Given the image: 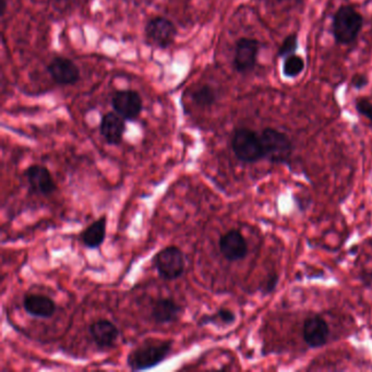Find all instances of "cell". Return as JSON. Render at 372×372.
I'll return each mask as SVG.
<instances>
[{"instance_id": "obj_9", "label": "cell", "mask_w": 372, "mask_h": 372, "mask_svg": "<svg viewBox=\"0 0 372 372\" xmlns=\"http://www.w3.org/2000/svg\"><path fill=\"white\" fill-rule=\"evenodd\" d=\"M114 111L119 114L125 121H136L143 109L141 97L135 91H119L114 95L111 101Z\"/></svg>"}, {"instance_id": "obj_5", "label": "cell", "mask_w": 372, "mask_h": 372, "mask_svg": "<svg viewBox=\"0 0 372 372\" xmlns=\"http://www.w3.org/2000/svg\"><path fill=\"white\" fill-rule=\"evenodd\" d=\"M153 263L158 275L166 280L180 278L186 268L184 252L176 246L163 248L154 256Z\"/></svg>"}, {"instance_id": "obj_21", "label": "cell", "mask_w": 372, "mask_h": 372, "mask_svg": "<svg viewBox=\"0 0 372 372\" xmlns=\"http://www.w3.org/2000/svg\"><path fill=\"white\" fill-rule=\"evenodd\" d=\"M298 48V38L296 34H290L286 36L285 40H283L282 45L278 50V56L288 57L290 55L295 54Z\"/></svg>"}, {"instance_id": "obj_19", "label": "cell", "mask_w": 372, "mask_h": 372, "mask_svg": "<svg viewBox=\"0 0 372 372\" xmlns=\"http://www.w3.org/2000/svg\"><path fill=\"white\" fill-rule=\"evenodd\" d=\"M192 99L198 106H211L217 101V93L210 85H203L193 93Z\"/></svg>"}, {"instance_id": "obj_12", "label": "cell", "mask_w": 372, "mask_h": 372, "mask_svg": "<svg viewBox=\"0 0 372 372\" xmlns=\"http://www.w3.org/2000/svg\"><path fill=\"white\" fill-rule=\"evenodd\" d=\"M48 73L53 80L58 84H75L80 79V70L72 60L64 57L53 59L48 67Z\"/></svg>"}, {"instance_id": "obj_3", "label": "cell", "mask_w": 372, "mask_h": 372, "mask_svg": "<svg viewBox=\"0 0 372 372\" xmlns=\"http://www.w3.org/2000/svg\"><path fill=\"white\" fill-rule=\"evenodd\" d=\"M231 148L241 162L256 163L264 158L261 138L257 132L247 128H241L234 132Z\"/></svg>"}, {"instance_id": "obj_17", "label": "cell", "mask_w": 372, "mask_h": 372, "mask_svg": "<svg viewBox=\"0 0 372 372\" xmlns=\"http://www.w3.org/2000/svg\"><path fill=\"white\" fill-rule=\"evenodd\" d=\"M107 217L103 215L97 221H93L90 226L81 234V241L83 245L89 249H97L103 245L106 237Z\"/></svg>"}, {"instance_id": "obj_13", "label": "cell", "mask_w": 372, "mask_h": 372, "mask_svg": "<svg viewBox=\"0 0 372 372\" xmlns=\"http://www.w3.org/2000/svg\"><path fill=\"white\" fill-rule=\"evenodd\" d=\"M89 332L99 349H113L119 337V330L109 320H97L89 327Z\"/></svg>"}, {"instance_id": "obj_7", "label": "cell", "mask_w": 372, "mask_h": 372, "mask_svg": "<svg viewBox=\"0 0 372 372\" xmlns=\"http://www.w3.org/2000/svg\"><path fill=\"white\" fill-rule=\"evenodd\" d=\"M260 43L255 38H243L236 43L234 67L241 73L250 72L257 65Z\"/></svg>"}, {"instance_id": "obj_16", "label": "cell", "mask_w": 372, "mask_h": 372, "mask_svg": "<svg viewBox=\"0 0 372 372\" xmlns=\"http://www.w3.org/2000/svg\"><path fill=\"white\" fill-rule=\"evenodd\" d=\"M182 308L170 298H158L152 305L151 317L158 324H168L180 319Z\"/></svg>"}, {"instance_id": "obj_11", "label": "cell", "mask_w": 372, "mask_h": 372, "mask_svg": "<svg viewBox=\"0 0 372 372\" xmlns=\"http://www.w3.org/2000/svg\"><path fill=\"white\" fill-rule=\"evenodd\" d=\"M28 186L32 192L50 196L57 189L56 182L50 174V170L45 166L32 165L24 172Z\"/></svg>"}, {"instance_id": "obj_14", "label": "cell", "mask_w": 372, "mask_h": 372, "mask_svg": "<svg viewBox=\"0 0 372 372\" xmlns=\"http://www.w3.org/2000/svg\"><path fill=\"white\" fill-rule=\"evenodd\" d=\"M125 130V119L116 111L107 113L102 118L101 135L107 143L111 146L121 144Z\"/></svg>"}, {"instance_id": "obj_20", "label": "cell", "mask_w": 372, "mask_h": 372, "mask_svg": "<svg viewBox=\"0 0 372 372\" xmlns=\"http://www.w3.org/2000/svg\"><path fill=\"white\" fill-rule=\"evenodd\" d=\"M217 320L225 325L233 324L236 321V314L229 309L221 308L219 309L215 316H207L201 318L200 324L204 325L207 323L215 322Z\"/></svg>"}, {"instance_id": "obj_8", "label": "cell", "mask_w": 372, "mask_h": 372, "mask_svg": "<svg viewBox=\"0 0 372 372\" xmlns=\"http://www.w3.org/2000/svg\"><path fill=\"white\" fill-rule=\"evenodd\" d=\"M219 251L229 262L245 259L248 255V244L243 234L237 229H231L219 238Z\"/></svg>"}, {"instance_id": "obj_24", "label": "cell", "mask_w": 372, "mask_h": 372, "mask_svg": "<svg viewBox=\"0 0 372 372\" xmlns=\"http://www.w3.org/2000/svg\"><path fill=\"white\" fill-rule=\"evenodd\" d=\"M278 275H273V278H270L269 280H268V283H266V288H268V290L269 292H271V290H274V288H276V283H278Z\"/></svg>"}, {"instance_id": "obj_2", "label": "cell", "mask_w": 372, "mask_h": 372, "mask_svg": "<svg viewBox=\"0 0 372 372\" xmlns=\"http://www.w3.org/2000/svg\"><path fill=\"white\" fill-rule=\"evenodd\" d=\"M363 18L351 6H341L333 18V35L339 44H351L363 28Z\"/></svg>"}, {"instance_id": "obj_15", "label": "cell", "mask_w": 372, "mask_h": 372, "mask_svg": "<svg viewBox=\"0 0 372 372\" xmlns=\"http://www.w3.org/2000/svg\"><path fill=\"white\" fill-rule=\"evenodd\" d=\"M23 308L26 314L34 318L48 319L54 316L57 306L50 297L26 295L23 300Z\"/></svg>"}, {"instance_id": "obj_18", "label": "cell", "mask_w": 372, "mask_h": 372, "mask_svg": "<svg viewBox=\"0 0 372 372\" xmlns=\"http://www.w3.org/2000/svg\"><path fill=\"white\" fill-rule=\"evenodd\" d=\"M305 60L302 57L298 55L292 54L290 56L285 57L284 65H283V75L286 78L294 79L302 75V71L305 70Z\"/></svg>"}, {"instance_id": "obj_23", "label": "cell", "mask_w": 372, "mask_h": 372, "mask_svg": "<svg viewBox=\"0 0 372 372\" xmlns=\"http://www.w3.org/2000/svg\"><path fill=\"white\" fill-rule=\"evenodd\" d=\"M368 83H369V80H368L367 77H366L365 75H361V73L355 75L353 79H351V84H353V87L357 89V90H361L363 87H367Z\"/></svg>"}, {"instance_id": "obj_4", "label": "cell", "mask_w": 372, "mask_h": 372, "mask_svg": "<svg viewBox=\"0 0 372 372\" xmlns=\"http://www.w3.org/2000/svg\"><path fill=\"white\" fill-rule=\"evenodd\" d=\"M260 138L263 146L264 158L272 163H285L290 160L292 143L286 133L274 128H266Z\"/></svg>"}, {"instance_id": "obj_10", "label": "cell", "mask_w": 372, "mask_h": 372, "mask_svg": "<svg viewBox=\"0 0 372 372\" xmlns=\"http://www.w3.org/2000/svg\"><path fill=\"white\" fill-rule=\"evenodd\" d=\"M329 337H330V329L322 317L314 314L305 320L304 327H302V337H304L305 343L310 349H320L324 346Z\"/></svg>"}, {"instance_id": "obj_6", "label": "cell", "mask_w": 372, "mask_h": 372, "mask_svg": "<svg viewBox=\"0 0 372 372\" xmlns=\"http://www.w3.org/2000/svg\"><path fill=\"white\" fill-rule=\"evenodd\" d=\"M177 28L170 20L156 17L146 26V35L151 44L160 48H170L176 38Z\"/></svg>"}, {"instance_id": "obj_22", "label": "cell", "mask_w": 372, "mask_h": 372, "mask_svg": "<svg viewBox=\"0 0 372 372\" xmlns=\"http://www.w3.org/2000/svg\"><path fill=\"white\" fill-rule=\"evenodd\" d=\"M356 109L363 117L367 118L372 126V103L367 99H359L356 101Z\"/></svg>"}, {"instance_id": "obj_1", "label": "cell", "mask_w": 372, "mask_h": 372, "mask_svg": "<svg viewBox=\"0 0 372 372\" xmlns=\"http://www.w3.org/2000/svg\"><path fill=\"white\" fill-rule=\"evenodd\" d=\"M172 349V341H146L128 355V367L133 371L151 369L165 361Z\"/></svg>"}]
</instances>
